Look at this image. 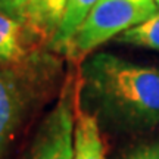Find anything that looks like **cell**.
<instances>
[{"label":"cell","instance_id":"7","mask_svg":"<svg viewBox=\"0 0 159 159\" xmlns=\"http://www.w3.org/2000/svg\"><path fill=\"white\" fill-rule=\"evenodd\" d=\"M99 0H68L65 12H63L62 21L57 27L55 35L49 41L53 50L63 53L71 39L75 35L81 27V24L85 21V18L89 16L91 9L96 6Z\"/></svg>","mask_w":159,"mask_h":159},{"label":"cell","instance_id":"1","mask_svg":"<svg viewBox=\"0 0 159 159\" xmlns=\"http://www.w3.org/2000/svg\"><path fill=\"white\" fill-rule=\"evenodd\" d=\"M84 93L109 116L130 127L159 124V69L99 53L83 65Z\"/></svg>","mask_w":159,"mask_h":159},{"label":"cell","instance_id":"2","mask_svg":"<svg viewBox=\"0 0 159 159\" xmlns=\"http://www.w3.org/2000/svg\"><path fill=\"white\" fill-rule=\"evenodd\" d=\"M156 13L155 0H99L63 53L69 57H83Z\"/></svg>","mask_w":159,"mask_h":159},{"label":"cell","instance_id":"5","mask_svg":"<svg viewBox=\"0 0 159 159\" xmlns=\"http://www.w3.org/2000/svg\"><path fill=\"white\" fill-rule=\"evenodd\" d=\"M66 3L68 0H30L25 25L35 35L50 41L62 21Z\"/></svg>","mask_w":159,"mask_h":159},{"label":"cell","instance_id":"4","mask_svg":"<svg viewBox=\"0 0 159 159\" xmlns=\"http://www.w3.org/2000/svg\"><path fill=\"white\" fill-rule=\"evenodd\" d=\"M74 106L65 91L40 124L25 159H74Z\"/></svg>","mask_w":159,"mask_h":159},{"label":"cell","instance_id":"3","mask_svg":"<svg viewBox=\"0 0 159 159\" xmlns=\"http://www.w3.org/2000/svg\"><path fill=\"white\" fill-rule=\"evenodd\" d=\"M43 65L0 69V158L22 122L31 103L40 93Z\"/></svg>","mask_w":159,"mask_h":159},{"label":"cell","instance_id":"11","mask_svg":"<svg viewBox=\"0 0 159 159\" xmlns=\"http://www.w3.org/2000/svg\"><path fill=\"white\" fill-rule=\"evenodd\" d=\"M127 159H159V144H148L136 149Z\"/></svg>","mask_w":159,"mask_h":159},{"label":"cell","instance_id":"9","mask_svg":"<svg viewBox=\"0 0 159 159\" xmlns=\"http://www.w3.org/2000/svg\"><path fill=\"white\" fill-rule=\"evenodd\" d=\"M116 40L121 43H130L159 50V12L142 24L121 33Z\"/></svg>","mask_w":159,"mask_h":159},{"label":"cell","instance_id":"10","mask_svg":"<svg viewBox=\"0 0 159 159\" xmlns=\"http://www.w3.org/2000/svg\"><path fill=\"white\" fill-rule=\"evenodd\" d=\"M30 0H0V13L15 19L19 24H25V13Z\"/></svg>","mask_w":159,"mask_h":159},{"label":"cell","instance_id":"8","mask_svg":"<svg viewBox=\"0 0 159 159\" xmlns=\"http://www.w3.org/2000/svg\"><path fill=\"white\" fill-rule=\"evenodd\" d=\"M21 25L15 19L0 13V63L12 62L22 56Z\"/></svg>","mask_w":159,"mask_h":159},{"label":"cell","instance_id":"6","mask_svg":"<svg viewBox=\"0 0 159 159\" xmlns=\"http://www.w3.org/2000/svg\"><path fill=\"white\" fill-rule=\"evenodd\" d=\"M74 159H105V149L96 118L78 109L75 116Z\"/></svg>","mask_w":159,"mask_h":159},{"label":"cell","instance_id":"12","mask_svg":"<svg viewBox=\"0 0 159 159\" xmlns=\"http://www.w3.org/2000/svg\"><path fill=\"white\" fill-rule=\"evenodd\" d=\"M155 3H156V6L159 7V0H155Z\"/></svg>","mask_w":159,"mask_h":159}]
</instances>
